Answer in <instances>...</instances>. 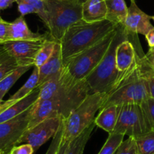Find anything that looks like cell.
Masks as SVG:
<instances>
[{
    "mask_svg": "<svg viewBox=\"0 0 154 154\" xmlns=\"http://www.w3.org/2000/svg\"><path fill=\"white\" fill-rule=\"evenodd\" d=\"M32 106L16 117L0 123V152L2 153L9 154L11 149L19 143L20 137L28 128Z\"/></svg>",
    "mask_w": 154,
    "mask_h": 154,
    "instance_id": "obj_9",
    "label": "cell"
},
{
    "mask_svg": "<svg viewBox=\"0 0 154 154\" xmlns=\"http://www.w3.org/2000/svg\"><path fill=\"white\" fill-rule=\"evenodd\" d=\"M130 1H134V0H130Z\"/></svg>",
    "mask_w": 154,
    "mask_h": 154,
    "instance_id": "obj_46",
    "label": "cell"
},
{
    "mask_svg": "<svg viewBox=\"0 0 154 154\" xmlns=\"http://www.w3.org/2000/svg\"><path fill=\"white\" fill-rule=\"evenodd\" d=\"M89 94L90 88L85 79H75L63 67L55 94L48 100L32 105L28 128L54 116L66 119Z\"/></svg>",
    "mask_w": 154,
    "mask_h": 154,
    "instance_id": "obj_1",
    "label": "cell"
},
{
    "mask_svg": "<svg viewBox=\"0 0 154 154\" xmlns=\"http://www.w3.org/2000/svg\"><path fill=\"white\" fill-rule=\"evenodd\" d=\"M32 66H18L17 68L8 73L5 78L0 81V91L7 94L10 88L14 85L20 77L27 72Z\"/></svg>",
    "mask_w": 154,
    "mask_h": 154,
    "instance_id": "obj_22",
    "label": "cell"
},
{
    "mask_svg": "<svg viewBox=\"0 0 154 154\" xmlns=\"http://www.w3.org/2000/svg\"><path fill=\"white\" fill-rule=\"evenodd\" d=\"M14 2H16V0H0V11L9 8Z\"/></svg>",
    "mask_w": 154,
    "mask_h": 154,
    "instance_id": "obj_37",
    "label": "cell"
},
{
    "mask_svg": "<svg viewBox=\"0 0 154 154\" xmlns=\"http://www.w3.org/2000/svg\"><path fill=\"white\" fill-rule=\"evenodd\" d=\"M85 1H86V0H79V3H80V4L83 3V2H85Z\"/></svg>",
    "mask_w": 154,
    "mask_h": 154,
    "instance_id": "obj_40",
    "label": "cell"
},
{
    "mask_svg": "<svg viewBox=\"0 0 154 154\" xmlns=\"http://www.w3.org/2000/svg\"><path fill=\"white\" fill-rule=\"evenodd\" d=\"M139 61H140L142 72L147 81L149 96L154 98V69L146 60L144 55H143L142 57L140 56L139 57Z\"/></svg>",
    "mask_w": 154,
    "mask_h": 154,
    "instance_id": "obj_27",
    "label": "cell"
},
{
    "mask_svg": "<svg viewBox=\"0 0 154 154\" xmlns=\"http://www.w3.org/2000/svg\"><path fill=\"white\" fill-rule=\"evenodd\" d=\"M2 20H3V19H2V17H0V22H1V21H2Z\"/></svg>",
    "mask_w": 154,
    "mask_h": 154,
    "instance_id": "obj_42",
    "label": "cell"
},
{
    "mask_svg": "<svg viewBox=\"0 0 154 154\" xmlns=\"http://www.w3.org/2000/svg\"><path fill=\"white\" fill-rule=\"evenodd\" d=\"M146 41H147L148 45L149 48H152L154 47V27L149 31L145 35Z\"/></svg>",
    "mask_w": 154,
    "mask_h": 154,
    "instance_id": "obj_35",
    "label": "cell"
},
{
    "mask_svg": "<svg viewBox=\"0 0 154 154\" xmlns=\"http://www.w3.org/2000/svg\"><path fill=\"white\" fill-rule=\"evenodd\" d=\"M137 54L130 68L121 72L101 108L109 105L126 103L140 104L149 96V87L146 77L141 70Z\"/></svg>",
    "mask_w": 154,
    "mask_h": 154,
    "instance_id": "obj_3",
    "label": "cell"
},
{
    "mask_svg": "<svg viewBox=\"0 0 154 154\" xmlns=\"http://www.w3.org/2000/svg\"><path fill=\"white\" fill-rule=\"evenodd\" d=\"M39 91H40V88L38 87L29 95L20 99V100H17L8 109L3 111L2 113H0V123L16 117L18 115L21 114L22 112L27 110L29 108H30L38 99Z\"/></svg>",
    "mask_w": 154,
    "mask_h": 154,
    "instance_id": "obj_16",
    "label": "cell"
},
{
    "mask_svg": "<svg viewBox=\"0 0 154 154\" xmlns=\"http://www.w3.org/2000/svg\"><path fill=\"white\" fill-rule=\"evenodd\" d=\"M119 25L107 20L87 23L81 20L71 25L60 40L63 63L92 46L115 30Z\"/></svg>",
    "mask_w": 154,
    "mask_h": 154,
    "instance_id": "obj_2",
    "label": "cell"
},
{
    "mask_svg": "<svg viewBox=\"0 0 154 154\" xmlns=\"http://www.w3.org/2000/svg\"><path fill=\"white\" fill-rule=\"evenodd\" d=\"M47 38L46 36L34 40H9L1 45L15 59L18 66H34L35 56Z\"/></svg>",
    "mask_w": 154,
    "mask_h": 154,
    "instance_id": "obj_11",
    "label": "cell"
},
{
    "mask_svg": "<svg viewBox=\"0 0 154 154\" xmlns=\"http://www.w3.org/2000/svg\"><path fill=\"white\" fill-rule=\"evenodd\" d=\"M5 94H6L5 93H4V92H2V91H0V101H2V99H3V97H5Z\"/></svg>",
    "mask_w": 154,
    "mask_h": 154,
    "instance_id": "obj_39",
    "label": "cell"
},
{
    "mask_svg": "<svg viewBox=\"0 0 154 154\" xmlns=\"http://www.w3.org/2000/svg\"><path fill=\"white\" fill-rule=\"evenodd\" d=\"M56 43L57 42L51 38L50 39L47 38L44 45L39 49L35 56V60H34V66H36L38 68L40 67L49 59L54 51Z\"/></svg>",
    "mask_w": 154,
    "mask_h": 154,
    "instance_id": "obj_25",
    "label": "cell"
},
{
    "mask_svg": "<svg viewBox=\"0 0 154 154\" xmlns=\"http://www.w3.org/2000/svg\"><path fill=\"white\" fill-rule=\"evenodd\" d=\"M47 34L34 32L28 27L24 17L20 16L12 22H9L8 27V41L34 40L45 38Z\"/></svg>",
    "mask_w": 154,
    "mask_h": 154,
    "instance_id": "obj_14",
    "label": "cell"
},
{
    "mask_svg": "<svg viewBox=\"0 0 154 154\" xmlns=\"http://www.w3.org/2000/svg\"><path fill=\"white\" fill-rule=\"evenodd\" d=\"M119 105H109L101 108L99 110L98 115L94 119V123L99 128H102L108 134L113 132L118 115H119Z\"/></svg>",
    "mask_w": 154,
    "mask_h": 154,
    "instance_id": "obj_18",
    "label": "cell"
},
{
    "mask_svg": "<svg viewBox=\"0 0 154 154\" xmlns=\"http://www.w3.org/2000/svg\"><path fill=\"white\" fill-rule=\"evenodd\" d=\"M18 66L15 59L2 48L0 49V81Z\"/></svg>",
    "mask_w": 154,
    "mask_h": 154,
    "instance_id": "obj_24",
    "label": "cell"
},
{
    "mask_svg": "<svg viewBox=\"0 0 154 154\" xmlns=\"http://www.w3.org/2000/svg\"><path fill=\"white\" fill-rule=\"evenodd\" d=\"M124 137L125 135L120 133L112 132L109 134L106 142L102 146L98 154H115L119 146L124 140Z\"/></svg>",
    "mask_w": 154,
    "mask_h": 154,
    "instance_id": "obj_26",
    "label": "cell"
},
{
    "mask_svg": "<svg viewBox=\"0 0 154 154\" xmlns=\"http://www.w3.org/2000/svg\"><path fill=\"white\" fill-rule=\"evenodd\" d=\"M16 2H26V3L30 4L32 6L35 8L37 10V15L42 20L43 23L45 24L46 21V14H45V9L44 2L42 0H16Z\"/></svg>",
    "mask_w": 154,
    "mask_h": 154,
    "instance_id": "obj_31",
    "label": "cell"
},
{
    "mask_svg": "<svg viewBox=\"0 0 154 154\" xmlns=\"http://www.w3.org/2000/svg\"><path fill=\"white\" fill-rule=\"evenodd\" d=\"M82 20L87 23H95L106 20L105 0H86L82 4Z\"/></svg>",
    "mask_w": 154,
    "mask_h": 154,
    "instance_id": "obj_17",
    "label": "cell"
},
{
    "mask_svg": "<svg viewBox=\"0 0 154 154\" xmlns=\"http://www.w3.org/2000/svg\"><path fill=\"white\" fill-rule=\"evenodd\" d=\"M140 154H154V129L134 137Z\"/></svg>",
    "mask_w": 154,
    "mask_h": 154,
    "instance_id": "obj_23",
    "label": "cell"
},
{
    "mask_svg": "<svg viewBox=\"0 0 154 154\" xmlns=\"http://www.w3.org/2000/svg\"><path fill=\"white\" fill-rule=\"evenodd\" d=\"M151 16L143 12L136 4L135 0L131 1L128 8V14L122 24L126 32L130 35L137 34L146 35L154 27L150 23Z\"/></svg>",
    "mask_w": 154,
    "mask_h": 154,
    "instance_id": "obj_12",
    "label": "cell"
},
{
    "mask_svg": "<svg viewBox=\"0 0 154 154\" xmlns=\"http://www.w3.org/2000/svg\"><path fill=\"white\" fill-rule=\"evenodd\" d=\"M2 101H3V100H2V101H0V104H1V103H2Z\"/></svg>",
    "mask_w": 154,
    "mask_h": 154,
    "instance_id": "obj_44",
    "label": "cell"
},
{
    "mask_svg": "<svg viewBox=\"0 0 154 154\" xmlns=\"http://www.w3.org/2000/svg\"><path fill=\"white\" fill-rule=\"evenodd\" d=\"M43 2L46 14L45 25L56 42H60L71 25L82 20V4L79 0H43Z\"/></svg>",
    "mask_w": 154,
    "mask_h": 154,
    "instance_id": "obj_5",
    "label": "cell"
},
{
    "mask_svg": "<svg viewBox=\"0 0 154 154\" xmlns=\"http://www.w3.org/2000/svg\"><path fill=\"white\" fill-rule=\"evenodd\" d=\"M149 49H150V50H154V47L152 48H149Z\"/></svg>",
    "mask_w": 154,
    "mask_h": 154,
    "instance_id": "obj_43",
    "label": "cell"
},
{
    "mask_svg": "<svg viewBox=\"0 0 154 154\" xmlns=\"http://www.w3.org/2000/svg\"><path fill=\"white\" fill-rule=\"evenodd\" d=\"M69 141H67V140H64L62 137V140L60 141V146H59L58 149H57V152L56 154H65L66 153V149H67V146L69 145Z\"/></svg>",
    "mask_w": 154,
    "mask_h": 154,
    "instance_id": "obj_36",
    "label": "cell"
},
{
    "mask_svg": "<svg viewBox=\"0 0 154 154\" xmlns=\"http://www.w3.org/2000/svg\"><path fill=\"white\" fill-rule=\"evenodd\" d=\"M63 67L62 58L61 47L59 42H57L54 51L51 57L43 65L38 67V87L52 78L54 75L61 71Z\"/></svg>",
    "mask_w": 154,
    "mask_h": 154,
    "instance_id": "obj_13",
    "label": "cell"
},
{
    "mask_svg": "<svg viewBox=\"0 0 154 154\" xmlns=\"http://www.w3.org/2000/svg\"><path fill=\"white\" fill-rule=\"evenodd\" d=\"M152 130L140 104L126 103L119 105L117 122L113 132L135 137Z\"/></svg>",
    "mask_w": 154,
    "mask_h": 154,
    "instance_id": "obj_8",
    "label": "cell"
},
{
    "mask_svg": "<svg viewBox=\"0 0 154 154\" xmlns=\"http://www.w3.org/2000/svg\"><path fill=\"white\" fill-rule=\"evenodd\" d=\"M94 126H95V124H91L80 134L70 140L65 154H83L87 142L88 141L91 137V134Z\"/></svg>",
    "mask_w": 154,
    "mask_h": 154,
    "instance_id": "obj_20",
    "label": "cell"
},
{
    "mask_svg": "<svg viewBox=\"0 0 154 154\" xmlns=\"http://www.w3.org/2000/svg\"><path fill=\"white\" fill-rule=\"evenodd\" d=\"M115 154H140L134 137H128L123 140Z\"/></svg>",
    "mask_w": 154,
    "mask_h": 154,
    "instance_id": "obj_29",
    "label": "cell"
},
{
    "mask_svg": "<svg viewBox=\"0 0 154 154\" xmlns=\"http://www.w3.org/2000/svg\"><path fill=\"white\" fill-rule=\"evenodd\" d=\"M17 9L20 12V16L23 17L28 14H38L35 7L26 2H17Z\"/></svg>",
    "mask_w": 154,
    "mask_h": 154,
    "instance_id": "obj_33",
    "label": "cell"
},
{
    "mask_svg": "<svg viewBox=\"0 0 154 154\" xmlns=\"http://www.w3.org/2000/svg\"><path fill=\"white\" fill-rule=\"evenodd\" d=\"M143 113L151 129H154V98L149 97L140 103Z\"/></svg>",
    "mask_w": 154,
    "mask_h": 154,
    "instance_id": "obj_28",
    "label": "cell"
},
{
    "mask_svg": "<svg viewBox=\"0 0 154 154\" xmlns=\"http://www.w3.org/2000/svg\"><path fill=\"white\" fill-rule=\"evenodd\" d=\"M137 55L135 47L129 38L119 42L116 50V63L118 70L120 72L127 70L134 62Z\"/></svg>",
    "mask_w": 154,
    "mask_h": 154,
    "instance_id": "obj_15",
    "label": "cell"
},
{
    "mask_svg": "<svg viewBox=\"0 0 154 154\" xmlns=\"http://www.w3.org/2000/svg\"><path fill=\"white\" fill-rule=\"evenodd\" d=\"M122 25L116 28L115 35L102 60L85 79L90 88V93H105L111 91L121 72L116 63V50L119 42L129 38Z\"/></svg>",
    "mask_w": 154,
    "mask_h": 154,
    "instance_id": "obj_4",
    "label": "cell"
},
{
    "mask_svg": "<svg viewBox=\"0 0 154 154\" xmlns=\"http://www.w3.org/2000/svg\"><path fill=\"white\" fill-rule=\"evenodd\" d=\"M38 68L33 66V70L29 75V79L26 81L23 86L20 88L18 91H16L9 99L14 100H18L29 95L31 92L38 88Z\"/></svg>",
    "mask_w": 154,
    "mask_h": 154,
    "instance_id": "obj_21",
    "label": "cell"
},
{
    "mask_svg": "<svg viewBox=\"0 0 154 154\" xmlns=\"http://www.w3.org/2000/svg\"><path fill=\"white\" fill-rule=\"evenodd\" d=\"M63 119L64 118L62 119L58 130H57V133H56V134L53 137L52 141H51V144H50L49 147H48V150L45 152V154H56V152H57V149H58L59 146H60V141L62 140V137H63Z\"/></svg>",
    "mask_w": 154,
    "mask_h": 154,
    "instance_id": "obj_30",
    "label": "cell"
},
{
    "mask_svg": "<svg viewBox=\"0 0 154 154\" xmlns=\"http://www.w3.org/2000/svg\"><path fill=\"white\" fill-rule=\"evenodd\" d=\"M9 22L2 20L0 22V42L3 44L8 41V27Z\"/></svg>",
    "mask_w": 154,
    "mask_h": 154,
    "instance_id": "obj_34",
    "label": "cell"
},
{
    "mask_svg": "<svg viewBox=\"0 0 154 154\" xmlns=\"http://www.w3.org/2000/svg\"><path fill=\"white\" fill-rule=\"evenodd\" d=\"M42 1H43V0H42Z\"/></svg>",
    "mask_w": 154,
    "mask_h": 154,
    "instance_id": "obj_49",
    "label": "cell"
},
{
    "mask_svg": "<svg viewBox=\"0 0 154 154\" xmlns=\"http://www.w3.org/2000/svg\"><path fill=\"white\" fill-rule=\"evenodd\" d=\"M2 45V44H1V42H0V45Z\"/></svg>",
    "mask_w": 154,
    "mask_h": 154,
    "instance_id": "obj_45",
    "label": "cell"
},
{
    "mask_svg": "<svg viewBox=\"0 0 154 154\" xmlns=\"http://www.w3.org/2000/svg\"><path fill=\"white\" fill-rule=\"evenodd\" d=\"M0 153H1V152H0Z\"/></svg>",
    "mask_w": 154,
    "mask_h": 154,
    "instance_id": "obj_48",
    "label": "cell"
},
{
    "mask_svg": "<svg viewBox=\"0 0 154 154\" xmlns=\"http://www.w3.org/2000/svg\"><path fill=\"white\" fill-rule=\"evenodd\" d=\"M116 29L92 46L69 59L63 67L73 78L83 80L98 65L106 54L115 35Z\"/></svg>",
    "mask_w": 154,
    "mask_h": 154,
    "instance_id": "obj_7",
    "label": "cell"
},
{
    "mask_svg": "<svg viewBox=\"0 0 154 154\" xmlns=\"http://www.w3.org/2000/svg\"><path fill=\"white\" fill-rule=\"evenodd\" d=\"M106 98L105 93L88 94L80 104L63 119V138L70 141L94 123L95 113L101 109Z\"/></svg>",
    "mask_w": 154,
    "mask_h": 154,
    "instance_id": "obj_6",
    "label": "cell"
},
{
    "mask_svg": "<svg viewBox=\"0 0 154 154\" xmlns=\"http://www.w3.org/2000/svg\"><path fill=\"white\" fill-rule=\"evenodd\" d=\"M144 57H146V60H148V62L150 63V65L154 69V50L149 49V51L145 54Z\"/></svg>",
    "mask_w": 154,
    "mask_h": 154,
    "instance_id": "obj_38",
    "label": "cell"
},
{
    "mask_svg": "<svg viewBox=\"0 0 154 154\" xmlns=\"http://www.w3.org/2000/svg\"><path fill=\"white\" fill-rule=\"evenodd\" d=\"M62 119L63 117L61 116L48 118L31 128H28L20 137L19 143L30 144L34 149V154H35L38 148L50 138L54 137L58 130Z\"/></svg>",
    "mask_w": 154,
    "mask_h": 154,
    "instance_id": "obj_10",
    "label": "cell"
},
{
    "mask_svg": "<svg viewBox=\"0 0 154 154\" xmlns=\"http://www.w3.org/2000/svg\"><path fill=\"white\" fill-rule=\"evenodd\" d=\"M9 154H34V149L29 143H22L14 146Z\"/></svg>",
    "mask_w": 154,
    "mask_h": 154,
    "instance_id": "obj_32",
    "label": "cell"
},
{
    "mask_svg": "<svg viewBox=\"0 0 154 154\" xmlns=\"http://www.w3.org/2000/svg\"><path fill=\"white\" fill-rule=\"evenodd\" d=\"M0 154H3V153H2V152H1V153H0Z\"/></svg>",
    "mask_w": 154,
    "mask_h": 154,
    "instance_id": "obj_47",
    "label": "cell"
},
{
    "mask_svg": "<svg viewBox=\"0 0 154 154\" xmlns=\"http://www.w3.org/2000/svg\"><path fill=\"white\" fill-rule=\"evenodd\" d=\"M106 5V20L116 25H122L128 14L125 0H105Z\"/></svg>",
    "mask_w": 154,
    "mask_h": 154,
    "instance_id": "obj_19",
    "label": "cell"
},
{
    "mask_svg": "<svg viewBox=\"0 0 154 154\" xmlns=\"http://www.w3.org/2000/svg\"><path fill=\"white\" fill-rule=\"evenodd\" d=\"M151 20H153V22H154V16H151Z\"/></svg>",
    "mask_w": 154,
    "mask_h": 154,
    "instance_id": "obj_41",
    "label": "cell"
}]
</instances>
